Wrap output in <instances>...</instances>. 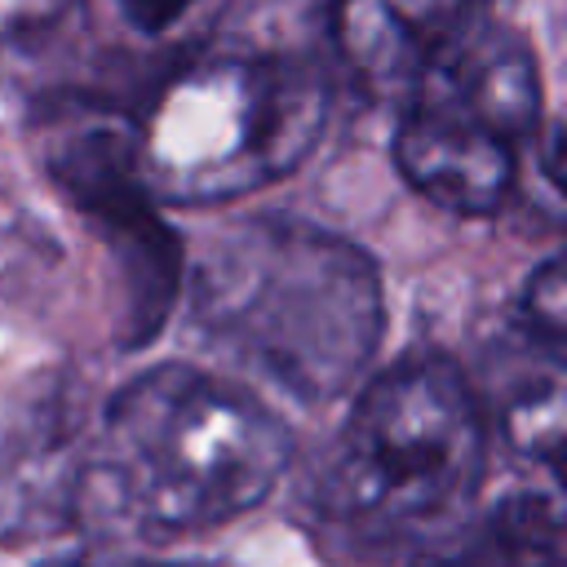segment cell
<instances>
[{
  "instance_id": "obj_5",
  "label": "cell",
  "mask_w": 567,
  "mask_h": 567,
  "mask_svg": "<svg viewBox=\"0 0 567 567\" xmlns=\"http://www.w3.org/2000/svg\"><path fill=\"white\" fill-rule=\"evenodd\" d=\"M540 128V75L518 31L474 18L408 84L394 133L403 177L439 208L483 217L518 186V146Z\"/></svg>"
},
{
  "instance_id": "obj_6",
  "label": "cell",
  "mask_w": 567,
  "mask_h": 567,
  "mask_svg": "<svg viewBox=\"0 0 567 567\" xmlns=\"http://www.w3.org/2000/svg\"><path fill=\"white\" fill-rule=\"evenodd\" d=\"M58 190L111 248L124 284V346H146L168 323L182 292V239L137 168L133 124H84L49 142Z\"/></svg>"
},
{
  "instance_id": "obj_11",
  "label": "cell",
  "mask_w": 567,
  "mask_h": 567,
  "mask_svg": "<svg viewBox=\"0 0 567 567\" xmlns=\"http://www.w3.org/2000/svg\"><path fill=\"white\" fill-rule=\"evenodd\" d=\"M190 4H195V0H120V13H124V22H128L133 31L159 35V31H168Z\"/></svg>"
},
{
  "instance_id": "obj_4",
  "label": "cell",
  "mask_w": 567,
  "mask_h": 567,
  "mask_svg": "<svg viewBox=\"0 0 567 567\" xmlns=\"http://www.w3.org/2000/svg\"><path fill=\"white\" fill-rule=\"evenodd\" d=\"M323 80L284 58H213L168 75L133 124L155 199L217 204L292 173L323 128Z\"/></svg>"
},
{
  "instance_id": "obj_8",
  "label": "cell",
  "mask_w": 567,
  "mask_h": 567,
  "mask_svg": "<svg viewBox=\"0 0 567 567\" xmlns=\"http://www.w3.org/2000/svg\"><path fill=\"white\" fill-rule=\"evenodd\" d=\"M421 567H563V518L545 492H514Z\"/></svg>"
},
{
  "instance_id": "obj_9",
  "label": "cell",
  "mask_w": 567,
  "mask_h": 567,
  "mask_svg": "<svg viewBox=\"0 0 567 567\" xmlns=\"http://www.w3.org/2000/svg\"><path fill=\"white\" fill-rule=\"evenodd\" d=\"M505 439L532 461L554 465L563 447V359H540V368L509 381L501 399Z\"/></svg>"
},
{
  "instance_id": "obj_7",
  "label": "cell",
  "mask_w": 567,
  "mask_h": 567,
  "mask_svg": "<svg viewBox=\"0 0 567 567\" xmlns=\"http://www.w3.org/2000/svg\"><path fill=\"white\" fill-rule=\"evenodd\" d=\"M483 0H332V40L368 93H408L430 58L452 44Z\"/></svg>"
},
{
  "instance_id": "obj_1",
  "label": "cell",
  "mask_w": 567,
  "mask_h": 567,
  "mask_svg": "<svg viewBox=\"0 0 567 567\" xmlns=\"http://www.w3.org/2000/svg\"><path fill=\"white\" fill-rule=\"evenodd\" d=\"M195 323L301 403L337 399L381 346L377 261L306 221L248 217L217 230L190 266Z\"/></svg>"
},
{
  "instance_id": "obj_12",
  "label": "cell",
  "mask_w": 567,
  "mask_h": 567,
  "mask_svg": "<svg viewBox=\"0 0 567 567\" xmlns=\"http://www.w3.org/2000/svg\"><path fill=\"white\" fill-rule=\"evenodd\" d=\"M49 567H97V563H49ZM124 567H159V563H124Z\"/></svg>"
},
{
  "instance_id": "obj_2",
  "label": "cell",
  "mask_w": 567,
  "mask_h": 567,
  "mask_svg": "<svg viewBox=\"0 0 567 567\" xmlns=\"http://www.w3.org/2000/svg\"><path fill=\"white\" fill-rule=\"evenodd\" d=\"M288 461L292 434L257 394L164 363L111 399L84 509L106 527L186 536L257 509Z\"/></svg>"
},
{
  "instance_id": "obj_3",
  "label": "cell",
  "mask_w": 567,
  "mask_h": 567,
  "mask_svg": "<svg viewBox=\"0 0 567 567\" xmlns=\"http://www.w3.org/2000/svg\"><path fill=\"white\" fill-rule=\"evenodd\" d=\"M487 465V416L465 377L416 354L377 377L341 425L315 505L350 536L394 540L470 505Z\"/></svg>"
},
{
  "instance_id": "obj_10",
  "label": "cell",
  "mask_w": 567,
  "mask_h": 567,
  "mask_svg": "<svg viewBox=\"0 0 567 567\" xmlns=\"http://www.w3.org/2000/svg\"><path fill=\"white\" fill-rule=\"evenodd\" d=\"M518 328L532 341L563 350V341H567V275H563L558 257H549L532 270L523 301H518Z\"/></svg>"
}]
</instances>
